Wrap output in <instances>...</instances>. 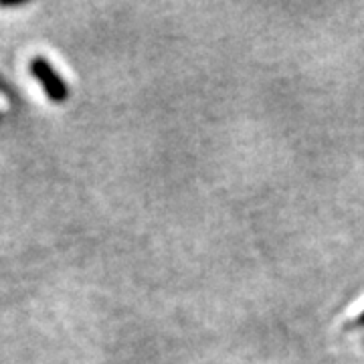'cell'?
Here are the masks:
<instances>
[{
	"label": "cell",
	"instance_id": "6da1fadb",
	"mask_svg": "<svg viewBox=\"0 0 364 364\" xmlns=\"http://www.w3.org/2000/svg\"><path fill=\"white\" fill-rule=\"evenodd\" d=\"M31 73L39 79V83L43 85L45 93L49 95V100L55 104H63L69 97V90H67L65 81L57 75V71L53 69L51 63L43 57H35L31 61Z\"/></svg>",
	"mask_w": 364,
	"mask_h": 364
},
{
	"label": "cell",
	"instance_id": "7a4b0ae2",
	"mask_svg": "<svg viewBox=\"0 0 364 364\" xmlns=\"http://www.w3.org/2000/svg\"><path fill=\"white\" fill-rule=\"evenodd\" d=\"M346 328H364V310L356 318H352L350 322L346 324Z\"/></svg>",
	"mask_w": 364,
	"mask_h": 364
}]
</instances>
